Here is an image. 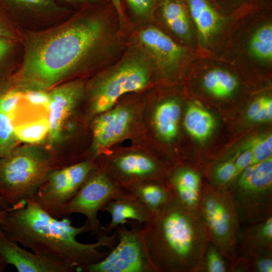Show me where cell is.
Instances as JSON below:
<instances>
[{
	"mask_svg": "<svg viewBox=\"0 0 272 272\" xmlns=\"http://www.w3.org/2000/svg\"><path fill=\"white\" fill-rule=\"evenodd\" d=\"M90 10L86 7L47 28L21 29L22 59L12 88L46 92L101 62L112 31L102 15Z\"/></svg>",
	"mask_w": 272,
	"mask_h": 272,
	"instance_id": "cell-1",
	"label": "cell"
},
{
	"mask_svg": "<svg viewBox=\"0 0 272 272\" xmlns=\"http://www.w3.org/2000/svg\"><path fill=\"white\" fill-rule=\"evenodd\" d=\"M69 217L55 218L42 210L33 199L8 211L0 227L10 240L37 254L62 261L76 270L103 259L108 251L99 248H113L118 241L116 232L97 237L93 243L77 240L78 235L90 232L86 221L82 226L72 225Z\"/></svg>",
	"mask_w": 272,
	"mask_h": 272,
	"instance_id": "cell-2",
	"label": "cell"
},
{
	"mask_svg": "<svg viewBox=\"0 0 272 272\" xmlns=\"http://www.w3.org/2000/svg\"><path fill=\"white\" fill-rule=\"evenodd\" d=\"M142 228L155 272L201 271L209 239L198 212L185 209L172 195Z\"/></svg>",
	"mask_w": 272,
	"mask_h": 272,
	"instance_id": "cell-3",
	"label": "cell"
},
{
	"mask_svg": "<svg viewBox=\"0 0 272 272\" xmlns=\"http://www.w3.org/2000/svg\"><path fill=\"white\" fill-rule=\"evenodd\" d=\"M53 169L51 157L42 150L15 149L0 158V197L11 209L24 205Z\"/></svg>",
	"mask_w": 272,
	"mask_h": 272,
	"instance_id": "cell-4",
	"label": "cell"
},
{
	"mask_svg": "<svg viewBox=\"0 0 272 272\" xmlns=\"http://www.w3.org/2000/svg\"><path fill=\"white\" fill-rule=\"evenodd\" d=\"M198 213L206 227L209 242L229 263L237 258L240 221L235 201L227 189L203 186Z\"/></svg>",
	"mask_w": 272,
	"mask_h": 272,
	"instance_id": "cell-5",
	"label": "cell"
},
{
	"mask_svg": "<svg viewBox=\"0 0 272 272\" xmlns=\"http://www.w3.org/2000/svg\"><path fill=\"white\" fill-rule=\"evenodd\" d=\"M235 179V186L227 189L241 223L252 224L272 216L271 157L248 166Z\"/></svg>",
	"mask_w": 272,
	"mask_h": 272,
	"instance_id": "cell-6",
	"label": "cell"
},
{
	"mask_svg": "<svg viewBox=\"0 0 272 272\" xmlns=\"http://www.w3.org/2000/svg\"><path fill=\"white\" fill-rule=\"evenodd\" d=\"M150 76L148 59L138 54L127 55L94 82L91 92L92 111L101 114L111 109L124 94L145 88Z\"/></svg>",
	"mask_w": 272,
	"mask_h": 272,
	"instance_id": "cell-7",
	"label": "cell"
},
{
	"mask_svg": "<svg viewBox=\"0 0 272 272\" xmlns=\"http://www.w3.org/2000/svg\"><path fill=\"white\" fill-rule=\"evenodd\" d=\"M130 228L118 227V241L102 260L82 268L86 272H155L145 247L143 225L129 221Z\"/></svg>",
	"mask_w": 272,
	"mask_h": 272,
	"instance_id": "cell-8",
	"label": "cell"
},
{
	"mask_svg": "<svg viewBox=\"0 0 272 272\" xmlns=\"http://www.w3.org/2000/svg\"><path fill=\"white\" fill-rule=\"evenodd\" d=\"M124 191L118 183L109 177L102 169L93 170L75 196L66 204L63 218L75 213L86 218L90 232L97 237L106 233L99 222L98 214L110 200Z\"/></svg>",
	"mask_w": 272,
	"mask_h": 272,
	"instance_id": "cell-9",
	"label": "cell"
},
{
	"mask_svg": "<svg viewBox=\"0 0 272 272\" xmlns=\"http://www.w3.org/2000/svg\"><path fill=\"white\" fill-rule=\"evenodd\" d=\"M89 160L54 169L38 189L33 199L44 211L57 219L95 168Z\"/></svg>",
	"mask_w": 272,
	"mask_h": 272,
	"instance_id": "cell-10",
	"label": "cell"
},
{
	"mask_svg": "<svg viewBox=\"0 0 272 272\" xmlns=\"http://www.w3.org/2000/svg\"><path fill=\"white\" fill-rule=\"evenodd\" d=\"M84 83L72 80L61 83L48 92L49 138L52 144L62 139L63 126L85 92Z\"/></svg>",
	"mask_w": 272,
	"mask_h": 272,
	"instance_id": "cell-11",
	"label": "cell"
},
{
	"mask_svg": "<svg viewBox=\"0 0 272 272\" xmlns=\"http://www.w3.org/2000/svg\"><path fill=\"white\" fill-rule=\"evenodd\" d=\"M0 4L20 28L59 23L71 15L69 7L56 0H0Z\"/></svg>",
	"mask_w": 272,
	"mask_h": 272,
	"instance_id": "cell-12",
	"label": "cell"
},
{
	"mask_svg": "<svg viewBox=\"0 0 272 272\" xmlns=\"http://www.w3.org/2000/svg\"><path fill=\"white\" fill-rule=\"evenodd\" d=\"M122 187L147 180H156L161 167L154 158L139 153L119 155L110 160L106 169H102Z\"/></svg>",
	"mask_w": 272,
	"mask_h": 272,
	"instance_id": "cell-13",
	"label": "cell"
},
{
	"mask_svg": "<svg viewBox=\"0 0 272 272\" xmlns=\"http://www.w3.org/2000/svg\"><path fill=\"white\" fill-rule=\"evenodd\" d=\"M0 255L19 272H72L74 268L58 260L30 252L4 234L0 227Z\"/></svg>",
	"mask_w": 272,
	"mask_h": 272,
	"instance_id": "cell-14",
	"label": "cell"
},
{
	"mask_svg": "<svg viewBox=\"0 0 272 272\" xmlns=\"http://www.w3.org/2000/svg\"><path fill=\"white\" fill-rule=\"evenodd\" d=\"M138 35L147 53L161 70H174L185 56V49L157 28H144Z\"/></svg>",
	"mask_w": 272,
	"mask_h": 272,
	"instance_id": "cell-15",
	"label": "cell"
},
{
	"mask_svg": "<svg viewBox=\"0 0 272 272\" xmlns=\"http://www.w3.org/2000/svg\"><path fill=\"white\" fill-rule=\"evenodd\" d=\"M133 115L126 107L111 109L101 114L93 125V150L99 152L123 138L130 127Z\"/></svg>",
	"mask_w": 272,
	"mask_h": 272,
	"instance_id": "cell-16",
	"label": "cell"
},
{
	"mask_svg": "<svg viewBox=\"0 0 272 272\" xmlns=\"http://www.w3.org/2000/svg\"><path fill=\"white\" fill-rule=\"evenodd\" d=\"M102 211L108 213L111 218L109 223L104 227L107 234L129 221L143 225L148 222L153 215L136 196L125 189L116 198L109 201Z\"/></svg>",
	"mask_w": 272,
	"mask_h": 272,
	"instance_id": "cell-17",
	"label": "cell"
},
{
	"mask_svg": "<svg viewBox=\"0 0 272 272\" xmlns=\"http://www.w3.org/2000/svg\"><path fill=\"white\" fill-rule=\"evenodd\" d=\"M167 184L173 196L183 207L198 212L203 186L197 172L190 168L180 167L172 174Z\"/></svg>",
	"mask_w": 272,
	"mask_h": 272,
	"instance_id": "cell-18",
	"label": "cell"
},
{
	"mask_svg": "<svg viewBox=\"0 0 272 272\" xmlns=\"http://www.w3.org/2000/svg\"><path fill=\"white\" fill-rule=\"evenodd\" d=\"M240 230L237 245L240 257H251L272 252V216Z\"/></svg>",
	"mask_w": 272,
	"mask_h": 272,
	"instance_id": "cell-19",
	"label": "cell"
},
{
	"mask_svg": "<svg viewBox=\"0 0 272 272\" xmlns=\"http://www.w3.org/2000/svg\"><path fill=\"white\" fill-rule=\"evenodd\" d=\"M157 180H147L122 187L136 196L153 214L172 197L167 184Z\"/></svg>",
	"mask_w": 272,
	"mask_h": 272,
	"instance_id": "cell-20",
	"label": "cell"
},
{
	"mask_svg": "<svg viewBox=\"0 0 272 272\" xmlns=\"http://www.w3.org/2000/svg\"><path fill=\"white\" fill-rule=\"evenodd\" d=\"M21 59V41L0 36V95L12 87L13 77Z\"/></svg>",
	"mask_w": 272,
	"mask_h": 272,
	"instance_id": "cell-21",
	"label": "cell"
},
{
	"mask_svg": "<svg viewBox=\"0 0 272 272\" xmlns=\"http://www.w3.org/2000/svg\"><path fill=\"white\" fill-rule=\"evenodd\" d=\"M181 109L178 102L173 99L165 101L156 107L154 113V122L159 135L166 141L176 136Z\"/></svg>",
	"mask_w": 272,
	"mask_h": 272,
	"instance_id": "cell-22",
	"label": "cell"
},
{
	"mask_svg": "<svg viewBox=\"0 0 272 272\" xmlns=\"http://www.w3.org/2000/svg\"><path fill=\"white\" fill-rule=\"evenodd\" d=\"M191 16L204 41L208 40L217 31L220 18L206 0H187Z\"/></svg>",
	"mask_w": 272,
	"mask_h": 272,
	"instance_id": "cell-23",
	"label": "cell"
},
{
	"mask_svg": "<svg viewBox=\"0 0 272 272\" xmlns=\"http://www.w3.org/2000/svg\"><path fill=\"white\" fill-rule=\"evenodd\" d=\"M215 120L207 110L194 103L188 106L184 125L189 134L199 141L206 140L212 133Z\"/></svg>",
	"mask_w": 272,
	"mask_h": 272,
	"instance_id": "cell-24",
	"label": "cell"
},
{
	"mask_svg": "<svg viewBox=\"0 0 272 272\" xmlns=\"http://www.w3.org/2000/svg\"><path fill=\"white\" fill-rule=\"evenodd\" d=\"M162 15L167 26L177 36L188 40L191 29L188 15L182 5L177 0H165Z\"/></svg>",
	"mask_w": 272,
	"mask_h": 272,
	"instance_id": "cell-25",
	"label": "cell"
},
{
	"mask_svg": "<svg viewBox=\"0 0 272 272\" xmlns=\"http://www.w3.org/2000/svg\"><path fill=\"white\" fill-rule=\"evenodd\" d=\"M203 83L210 93L219 98L231 95L238 84L236 78L233 75L219 69L208 72L203 77Z\"/></svg>",
	"mask_w": 272,
	"mask_h": 272,
	"instance_id": "cell-26",
	"label": "cell"
},
{
	"mask_svg": "<svg viewBox=\"0 0 272 272\" xmlns=\"http://www.w3.org/2000/svg\"><path fill=\"white\" fill-rule=\"evenodd\" d=\"M49 131V122L45 117L14 126V131L19 141L28 144L41 142L48 135Z\"/></svg>",
	"mask_w": 272,
	"mask_h": 272,
	"instance_id": "cell-27",
	"label": "cell"
},
{
	"mask_svg": "<svg viewBox=\"0 0 272 272\" xmlns=\"http://www.w3.org/2000/svg\"><path fill=\"white\" fill-rule=\"evenodd\" d=\"M252 54L259 59L272 58V26L267 24L260 27L252 36L250 42Z\"/></svg>",
	"mask_w": 272,
	"mask_h": 272,
	"instance_id": "cell-28",
	"label": "cell"
},
{
	"mask_svg": "<svg viewBox=\"0 0 272 272\" xmlns=\"http://www.w3.org/2000/svg\"><path fill=\"white\" fill-rule=\"evenodd\" d=\"M19 142L12 120L0 112V158L9 155L17 147Z\"/></svg>",
	"mask_w": 272,
	"mask_h": 272,
	"instance_id": "cell-29",
	"label": "cell"
},
{
	"mask_svg": "<svg viewBox=\"0 0 272 272\" xmlns=\"http://www.w3.org/2000/svg\"><path fill=\"white\" fill-rule=\"evenodd\" d=\"M244 148L249 149L252 153V165L265 160L271 157V134L254 137L246 143Z\"/></svg>",
	"mask_w": 272,
	"mask_h": 272,
	"instance_id": "cell-30",
	"label": "cell"
},
{
	"mask_svg": "<svg viewBox=\"0 0 272 272\" xmlns=\"http://www.w3.org/2000/svg\"><path fill=\"white\" fill-rule=\"evenodd\" d=\"M229 271L227 260L218 249L209 242L205 252L201 271L226 272Z\"/></svg>",
	"mask_w": 272,
	"mask_h": 272,
	"instance_id": "cell-31",
	"label": "cell"
},
{
	"mask_svg": "<svg viewBox=\"0 0 272 272\" xmlns=\"http://www.w3.org/2000/svg\"><path fill=\"white\" fill-rule=\"evenodd\" d=\"M239 153L216 167L213 174V179L215 183L214 186L227 189L228 185L234 181L236 178L235 161Z\"/></svg>",
	"mask_w": 272,
	"mask_h": 272,
	"instance_id": "cell-32",
	"label": "cell"
},
{
	"mask_svg": "<svg viewBox=\"0 0 272 272\" xmlns=\"http://www.w3.org/2000/svg\"><path fill=\"white\" fill-rule=\"evenodd\" d=\"M23 99V93L11 88L0 95V112L13 119L17 107Z\"/></svg>",
	"mask_w": 272,
	"mask_h": 272,
	"instance_id": "cell-33",
	"label": "cell"
},
{
	"mask_svg": "<svg viewBox=\"0 0 272 272\" xmlns=\"http://www.w3.org/2000/svg\"><path fill=\"white\" fill-rule=\"evenodd\" d=\"M0 36L21 41V28L0 4Z\"/></svg>",
	"mask_w": 272,
	"mask_h": 272,
	"instance_id": "cell-34",
	"label": "cell"
},
{
	"mask_svg": "<svg viewBox=\"0 0 272 272\" xmlns=\"http://www.w3.org/2000/svg\"><path fill=\"white\" fill-rule=\"evenodd\" d=\"M246 258L249 271H272V252L262 253Z\"/></svg>",
	"mask_w": 272,
	"mask_h": 272,
	"instance_id": "cell-35",
	"label": "cell"
},
{
	"mask_svg": "<svg viewBox=\"0 0 272 272\" xmlns=\"http://www.w3.org/2000/svg\"><path fill=\"white\" fill-rule=\"evenodd\" d=\"M132 12L141 18H148L152 14L155 0H126Z\"/></svg>",
	"mask_w": 272,
	"mask_h": 272,
	"instance_id": "cell-36",
	"label": "cell"
},
{
	"mask_svg": "<svg viewBox=\"0 0 272 272\" xmlns=\"http://www.w3.org/2000/svg\"><path fill=\"white\" fill-rule=\"evenodd\" d=\"M248 119L254 122H264L271 120L264 109L262 97L252 102L247 111Z\"/></svg>",
	"mask_w": 272,
	"mask_h": 272,
	"instance_id": "cell-37",
	"label": "cell"
},
{
	"mask_svg": "<svg viewBox=\"0 0 272 272\" xmlns=\"http://www.w3.org/2000/svg\"><path fill=\"white\" fill-rule=\"evenodd\" d=\"M23 99L33 106H41L48 111L49 98L47 91H32L23 93Z\"/></svg>",
	"mask_w": 272,
	"mask_h": 272,
	"instance_id": "cell-38",
	"label": "cell"
},
{
	"mask_svg": "<svg viewBox=\"0 0 272 272\" xmlns=\"http://www.w3.org/2000/svg\"><path fill=\"white\" fill-rule=\"evenodd\" d=\"M244 149L241 153H239L235 161L236 178L246 168L252 165L253 160L252 153L249 149Z\"/></svg>",
	"mask_w": 272,
	"mask_h": 272,
	"instance_id": "cell-39",
	"label": "cell"
},
{
	"mask_svg": "<svg viewBox=\"0 0 272 272\" xmlns=\"http://www.w3.org/2000/svg\"><path fill=\"white\" fill-rule=\"evenodd\" d=\"M114 6L121 26L125 24V17L123 12L121 0H110Z\"/></svg>",
	"mask_w": 272,
	"mask_h": 272,
	"instance_id": "cell-40",
	"label": "cell"
},
{
	"mask_svg": "<svg viewBox=\"0 0 272 272\" xmlns=\"http://www.w3.org/2000/svg\"><path fill=\"white\" fill-rule=\"evenodd\" d=\"M62 2L70 5H82L84 6L95 5L99 0H60Z\"/></svg>",
	"mask_w": 272,
	"mask_h": 272,
	"instance_id": "cell-41",
	"label": "cell"
},
{
	"mask_svg": "<svg viewBox=\"0 0 272 272\" xmlns=\"http://www.w3.org/2000/svg\"><path fill=\"white\" fill-rule=\"evenodd\" d=\"M263 103L266 112L270 120L272 118V100L268 97H262Z\"/></svg>",
	"mask_w": 272,
	"mask_h": 272,
	"instance_id": "cell-42",
	"label": "cell"
},
{
	"mask_svg": "<svg viewBox=\"0 0 272 272\" xmlns=\"http://www.w3.org/2000/svg\"><path fill=\"white\" fill-rule=\"evenodd\" d=\"M7 263L5 262L0 255V272H3L6 270Z\"/></svg>",
	"mask_w": 272,
	"mask_h": 272,
	"instance_id": "cell-43",
	"label": "cell"
},
{
	"mask_svg": "<svg viewBox=\"0 0 272 272\" xmlns=\"http://www.w3.org/2000/svg\"><path fill=\"white\" fill-rule=\"evenodd\" d=\"M8 211L9 210H7L5 208L0 207V223L3 221L4 218L5 217Z\"/></svg>",
	"mask_w": 272,
	"mask_h": 272,
	"instance_id": "cell-44",
	"label": "cell"
},
{
	"mask_svg": "<svg viewBox=\"0 0 272 272\" xmlns=\"http://www.w3.org/2000/svg\"><path fill=\"white\" fill-rule=\"evenodd\" d=\"M0 207H2L7 210H10L11 208L0 197Z\"/></svg>",
	"mask_w": 272,
	"mask_h": 272,
	"instance_id": "cell-45",
	"label": "cell"
}]
</instances>
